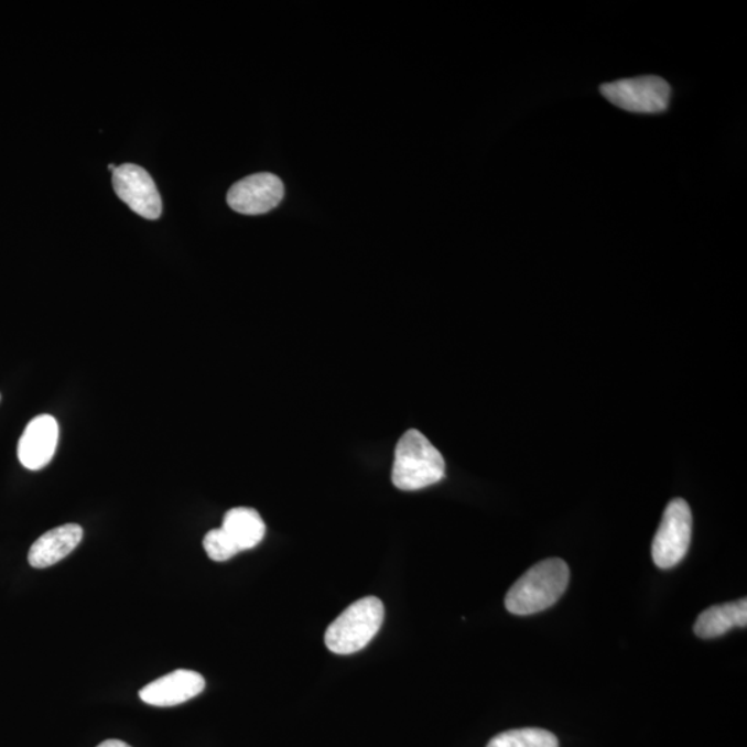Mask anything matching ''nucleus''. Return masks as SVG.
Listing matches in <instances>:
<instances>
[{
    "label": "nucleus",
    "mask_w": 747,
    "mask_h": 747,
    "mask_svg": "<svg viewBox=\"0 0 747 747\" xmlns=\"http://www.w3.org/2000/svg\"><path fill=\"white\" fill-rule=\"evenodd\" d=\"M570 577V566L560 557L539 562L508 592L507 610L512 615L528 616L549 609L566 592Z\"/></svg>",
    "instance_id": "f257e3e1"
},
{
    "label": "nucleus",
    "mask_w": 747,
    "mask_h": 747,
    "mask_svg": "<svg viewBox=\"0 0 747 747\" xmlns=\"http://www.w3.org/2000/svg\"><path fill=\"white\" fill-rule=\"evenodd\" d=\"M445 458L420 431L410 430L400 437L392 469V481L398 489H425L445 478Z\"/></svg>",
    "instance_id": "f03ea898"
},
{
    "label": "nucleus",
    "mask_w": 747,
    "mask_h": 747,
    "mask_svg": "<svg viewBox=\"0 0 747 747\" xmlns=\"http://www.w3.org/2000/svg\"><path fill=\"white\" fill-rule=\"evenodd\" d=\"M383 616L386 609L380 599L366 597L356 600L329 625L324 641L333 653L359 652L380 631Z\"/></svg>",
    "instance_id": "7ed1b4c3"
},
{
    "label": "nucleus",
    "mask_w": 747,
    "mask_h": 747,
    "mask_svg": "<svg viewBox=\"0 0 747 747\" xmlns=\"http://www.w3.org/2000/svg\"><path fill=\"white\" fill-rule=\"evenodd\" d=\"M692 538V512L682 498L670 501L654 534L652 560L660 570H670L684 560Z\"/></svg>",
    "instance_id": "20e7f679"
},
{
    "label": "nucleus",
    "mask_w": 747,
    "mask_h": 747,
    "mask_svg": "<svg viewBox=\"0 0 747 747\" xmlns=\"http://www.w3.org/2000/svg\"><path fill=\"white\" fill-rule=\"evenodd\" d=\"M600 94L621 110L637 113H660L668 110L671 89L659 77L620 79L600 86Z\"/></svg>",
    "instance_id": "39448f33"
},
{
    "label": "nucleus",
    "mask_w": 747,
    "mask_h": 747,
    "mask_svg": "<svg viewBox=\"0 0 747 747\" xmlns=\"http://www.w3.org/2000/svg\"><path fill=\"white\" fill-rule=\"evenodd\" d=\"M112 186L119 199L144 219L155 220L162 214V202L153 177L134 164L117 166L112 172Z\"/></svg>",
    "instance_id": "423d86ee"
},
{
    "label": "nucleus",
    "mask_w": 747,
    "mask_h": 747,
    "mask_svg": "<svg viewBox=\"0 0 747 747\" xmlns=\"http://www.w3.org/2000/svg\"><path fill=\"white\" fill-rule=\"evenodd\" d=\"M284 198L283 182L273 173H257L237 182L227 193V204L242 215H262L278 207Z\"/></svg>",
    "instance_id": "0eeeda50"
},
{
    "label": "nucleus",
    "mask_w": 747,
    "mask_h": 747,
    "mask_svg": "<svg viewBox=\"0 0 747 747\" xmlns=\"http://www.w3.org/2000/svg\"><path fill=\"white\" fill-rule=\"evenodd\" d=\"M58 435V424L54 416L42 414L32 419L19 442L18 456L21 465L30 470L45 468L56 453Z\"/></svg>",
    "instance_id": "6e6552de"
},
{
    "label": "nucleus",
    "mask_w": 747,
    "mask_h": 747,
    "mask_svg": "<svg viewBox=\"0 0 747 747\" xmlns=\"http://www.w3.org/2000/svg\"><path fill=\"white\" fill-rule=\"evenodd\" d=\"M205 690L204 676L193 670H176L150 682L139 692L148 705L170 707L193 700Z\"/></svg>",
    "instance_id": "1a4fd4ad"
},
{
    "label": "nucleus",
    "mask_w": 747,
    "mask_h": 747,
    "mask_svg": "<svg viewBox=\"0 0 747 747\" xmlns=\"http://www.w3.org/2000/svg\"><path fill=\"white\" fill-rule=\"evenodd\" d=\"M84 538V530L77 523H67L63 527L48 530L32 544L29 562L36 570L56 565L77 549Z\"/></svg>",
    "instance_id": "9d476101"
},
{
    "label": "nucleus",
    "mask_w": 747,
    "mask_h": 747,
    "mask_svg": "<svg viewBox=\"0 0 747 747\" xmlns=\"http://www.w3.org/2000/svg\"><path fill=\"white\" fill-rule=\"evenodd\" d=\"M747 626V599L712 606L702 611L694 626L695 635L703 640L727 635L734 627Z\"/></svg>",
    "instance_id": "9b49d317"
},
{
    "label": "nucleus",
    "mask_w": 747,
    "mask_h": 747,
    "mask_svg": "<svg viewBox=\"0 0 747 747\" xmlns=\"http://www.w3.org/2000/svg\"><path fill=\"white\" fill-rule=\"evenodd\" d=\"M221 529L230 535L240 551L252 550L261 543L267 524L253 508L237 507L227 511Z\"/></svg>",
    "instance_id": "f8f14e48"
},
{
    "label": "nucleus",
    "mask_w": 747,
    "mask_h": 747,
    "mask_svg": "<svg viewBox=\"0 0 747 747\" xmlns=\"http://www.w3.org/2000/svg\"><path fill=\"white\" fill-rule=\"evenodd\" d=\"M487 747H560V744L550 730L522 728L506 730L497 735Z\"/></svg>",
    "instance_id": "ddd939ff"
},
{
    "label": "nucleus",
    "mask_w": 747,
    "mask_h": 747,
    "mask_svg": "<svg viewBox=\"0 0 747 747\" xmlns=\"http://www.w3.org/2000/svg\"><path fill=\"white\" fill-rule=\"evenodd\" d=\"M203 544L207 555L215 562L229 561L232 556H236L238 552H241L235 541L231 540L230 535L221 528L209 530V532L205 534Z\"/></svg>",
    "instance_id": "4468645a"
},
{
    "label": "nucleus",
    "mask_w": 747,
    "mask_h": 747,
    "mask_svg": "<svg viewBox=\"0 0 747 747\" xmlns=\"http://www.w3.org/2000/svg\"><path fill=\"white\" fill-rule=\"evenodd\" d=\"M97 747H132V746L124 744V741H122V740L108 739V740L101 741V744Z\"/></svg>",
    "instance_id": "2eb2a0df"
},
{
    "label": "nucleus",
    "mask_w": 747,
    "mask_h": 747,
    "mask_svg": "<svg viewBox=\"0 0 747 747\" xmlns=\"http://www.w3.org/2000/svg\"><path fill=\"white\" fill-rule=\"evenodd\" d=\"M116 167H117V166L113 165V164L108 165V170H110V171H112V172L116 171Z\"/></svg>",
    "instance_id": "dca6fc26"
}]
</instances>
